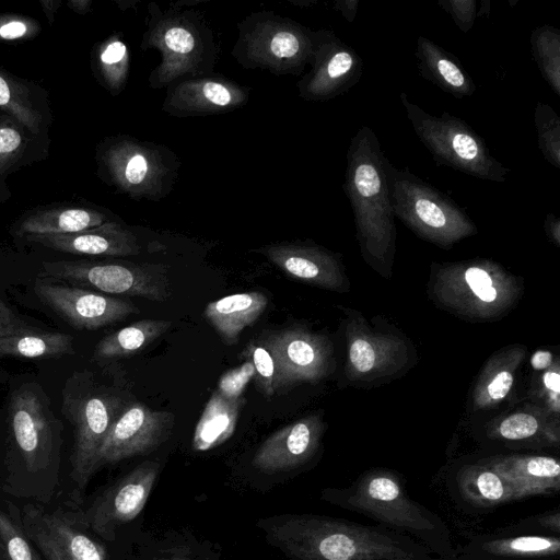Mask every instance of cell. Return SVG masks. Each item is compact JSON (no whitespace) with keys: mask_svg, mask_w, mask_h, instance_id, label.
Segmentation results:
<instances>
[{"mask_svg":"<svg viewBox=\"0 0 560 560\" xmlns=\"http://www.w3.org/2000/svg\"><path fill=\"white\" fill-rule=\"evenodd\" d=\"M61 395V412L74 432L71 476L84 488L97 470L100 448L126 404L120 396L97 386L89 371L70 375Z\"/></svg>","mask_w":560,"mask_h":560,"instance_id":"6","label":"cell"},{"mask_svg":"<svg viewBox=\"0 0 560 560\" xmlns=\"http://www.w3.org/2000/svg\"><path fill=\"white\" fill-rule=\"evenodd\" d=\"M465 282L475 296L485 303H492L498 299V290L493 287V280L486 269L471 266L465 270Z\"/></svg>","mask_w":560,"mask_h":560,"instance_id":"44","label":"cell"},{"mask_svg":"<svg viewBox=\"0 0 560 560\" xmlns=\"http://www.w3.org/2000/svg\"><path fill=\"white\" fill-rule=\"evenodd\" d=\"M254 376L255 369L253 363L245 360L243 364L225 372L220 377L217 390L229 399H240L247 384L254 380Z\"/></svg>","mask_w":560,"mask_h":560,"instance_id":"40","label":"cell"},{"mask_svg":"<svg viewBox=\"0 0 560 560\" xmlns=\"http://www.w3.org/2000/svg\"><path fill=\"white\" fill-rule=\"evenodd\" d=\"M33 244L74 255L125 257L141 250L137 236L115 221L62 235H28Z\"/></svg>","mask_w":560,"mask_h":560,"instance_id":"20","label":"cell"},{"mask_svg":"<svg viewBox=\"0 0 560 560\" xmlns=\"http://www.w3.org/2000/svg\"><path fill=\"white\" fill-rule=\"evenodd\" d=\"M544 384L550 392L555 393L556 396L560 392V375L556 371H548L544 375Z\"/></svg>","mask_w":560,"mask_h":560,"instance_id":"52","label":"cell"},{"mask_svg":"<svg viewBox=\"0 0 560 560\" xmlns=\"http://www.w3.org/2000/svg\"><path fill=\"white\" fill-rule=\"evenodd\" d=\"M172 326L166 319L147 318L135 322L104 337L95 347L98 359L133 355L164 335Z\"/></svg>","mask_w":560,"mask_h":560,"instance_id":"33","label":"cell"},{"mask_svg":"<svg viewBox=\"0 0 560 560\" xmlns=\"http://www.w3.org/2000/svg\"><path fill=\"white\" fill-rule=\"evenodd\" d=\"M513 385V375L509 370H502L494 375L487 386V393L490 399L501 400L510 392Z\"/></svg>","mask_w":560,"mask_h":560,"instance_id":"46","label":"cell"},{"mask_svg":"<svg viewBox=\"0 0 560 560\" xmlns=\"http://www.w3.org/2000/svg\"><path fill=\"white\" fill-rule=\"evenodd\" d=\"M509 481L514 501L560 489V464L546 455H508L485 463Z\"/></svg>","mask_w":560,"mask_h":560,"instance_id":"23","label":"cell"},{"mask_svg":"<svg viewBox=\"0 0 560 560\" xmlns=\"http://www.w3.org/2000/svg\"><path fill=\"white\" fill-rule=\"evenodd\" d=\"M8 416L26 468L36 472L50 467L58 456L62 425L43 388L34 382L22 384L11 395Z\"/></svg>","mask_w":560,"mask_h":560,"instance_id":"13","label":"cell"},{"mask_svg":"<svg viewBox=\"0 0 560 560\" xmlns=\"http://www.w3.org/2000/svg\"><path fill=\"white\" fill-rule=\"evenodd\" d=\"M244 400L229 399L214 390L194 431L191 448L206 453L224 444L234 434Z\"/></svg>","mask_w":560,"mask_h":560,"instance_id":"31","label":"cell"},{"mask_svg":"<svg viewBox=\"0 0 560 560\" xmlns=\"http://www.w3.org/2000/svg\"><path fill=\"white\" fill-rule=\"evenodd\" d=\"M248 90L223 77H194L168 85L163 112L171 116L217 115L243 106Z\"/></svg>","mask_w":560,"mask_h":560,"instance_id":"19","label":"cell"},{"mask_svg":"<svg viewBox=\"0 0 560 560\" xmlns=\"http://www.w3.org/2000/svg\"><path fill=\"white\" fill-rule=\"evenodd\" d=\"M45 277L62 280L109 294L144 298L165 302L172 295L168 266L121 260L44 261Z\"/></svg>","mask_w":560,"mask_h":560,"instance_id":"12","label":"cell"},{"mask_svg":"<svg viewBox=\"0 0 560 560\" xmlns=\"http://www.w3.org/2000/svg\"><path fill=\"white\" fill-rule=\"evenodd\" d=\"M42 31L39 22L28 15L0 14V42L27 40Z\"/></svg>","mask_w":560,"mask_h":560,"instance_id":"39","label":"cell"},{"mask_svg":"<svg viewBox=\"0 0 560 560\" xmlns=\"http://www.w3.org/2000/svg\"><path fill=\"white\" fill-rule=\"evenodd\" d=\"M24 528L27 537L46 560H128L141 530L116 541H106L73 527L61 516L25 506Z\"/></svg>","mask_w":560,"mask_h":560,"instance_id":"14","label":"cell"},{"mask_svg":"<svg viewBox=\"0 0 560 560\" xmlns=\"http://www.w3.org/2000/svg\"><path fill=\"white\" fill-rule=\"evenodd\" d=\"M552 362V354L549 351H536L532 359L530 364L535 370H544Z\"/></svg>","mask_w":560,"mask_h":560,"instance_id":"50","label":"cell"},{"mask_svg":"<svg viewBox=\"0 0 560 560\" xmlns=\"http://www.w3.org/2000/svg\"><path fill=\"white\" fill-rule=\"evenodd\" d=\"M322 431L320 420L310 416L273 432L238 469L242 487L266 493L305 471L319 451Z\"/></svg>","mask_w":560,"mask_h":560,"instance_id":"10","label":"cell"},{"mask_svg":"<svg viewBox=\"0 0 560 560\" xmlns=\"http://www.w3.org/2000/svg\"><path fill=\"white\" fill-rule=\"evenodd\" d=\"M399 100L415 133L438 164L482 180L508 179L510 168L491 154L485 139L465 120L446 112L432 115L405 92H400Z\"/></svg>","mask_w":560,"mask_h":560,"instance_id":"5","label":"cell"},{"mask_svg":"<svg viewBox=\"0 0 560 560\" xmlns=\"http://www.w3.org/2000/svg\"><path fill=\"white\" fill-rule=\"evenodd\" d=\"M73 351V337L69 334L21 327L13 334L0 338V357L46 359L70 354Z\"/></svg>","mask_w":560,"mask_h":560,"instance_id":"32","label":"cell"},{"mask_svg":"<svg viewBox=\"0 0 560 560\" xmlns=\"http://www.w3.org/2000/svg\"><path fill=\"white\" fill-rule=\"evenodd\" d=\"M310 66L311 70L296 86L300 97L315 102L345 94L360 81L363 72V60L358 51L327 30L316 31Z\"/></svg>","mask_w":560,"mask_h":560,"instance_id":"15","label":"cell"},{"mask_svg":"<svg viewBox=\"0 0 560 560\" xmlns=\"http://www.w3.org/2000/svg\"><path fill=\"white\" fill-rule=\"evenodd\" d=\"M532 55L542 79L560 97V30L544 24L530 35Z\"/></svg>","mask_w":560,"mask_h":560,"instance_id":"35","label":"cell"},{"mask_svg":"<svg viewBox=\"0 0 560 560\" xmlns=\"http://www.w3.org/2000/svg\"><path fill=\"white\" fill-rule=\"evenodd\" d=\"M128 560H231L222 547L186 527L140 532Z\"/></svg>","mask_w":560,"mask_h":560,"instance_id":"21","label":"cell"},{"mask_svg":"<svg viewBox=\"0 0 560 560\" xmlns=\"http://www.w3.org/2000/svg\"><path fill=\"white\" fill-rule=\"evenodd\" d=\"M349 360L357 372L368 373L375 366L377 354L370 341L357 338L350 345Z\"/></svg>","mask_w":560,"mask_h":560,"instance_id":"45","label":"cell"},{"mask_svg":"<svg viewBox=\"0 0 560 560\" xmlns=\"http://www.w3.org/2000/svg\"><path fill=\"white\" fill-rule=\"evenodd\" d=\"M267 305L268 298L259 291L235 293L208 303L203 315L228 345H234Z\"/></svg>","mask_w":560,"mask_h":560,"instance_id":"30","label":"cell"},{"mask_svg":"<svg viewBox=\"0 0 560 560\" xmlns=\"http://www.w3.org/2000/svg\"><path fill=\"white\" fill-rule=\"evenodd\" d=\"M241 357L253 363L254 380L265 396L271 397L278 390V368L273 354L261 342L248 343Z\"/></svg>","mask_w":560,"mask_h":560,"instance_id":"37","label":"cell"},{"mask_svg":"<svg viewBox=\"0 0 560 560\" xmlns=\"http://www.w3.org/2000/svg\"><path fill=\"white\" fill-rule=\"evenodd\" d=\"M67 7L77 14H86L92 10V0H70Z\"/></svg>","mask_w":560,"mask_h":560,"instance_id":"53","label":"cell"},{"mask_svg":"<svg viewBox=\"0 0 560 560\" xmlns=\"http://www.w3.org/2000/svg\"><path fill=\"white\" fill-rule=\"evenodd\" d=\"M163 468L164 460L159 457L137 464L93 500L84 524L106 541L144 528V510Z\"/></svg>","mask_w":560,"mask_h":560,"instance_id":"11","label":"cell"},{"mask_svg":"<svg viewBox=\"0 0 560 560\" xmlns=\"http://www.w3.org/2000/svg\"><path fill=\"white\" fill-rule=\"evenodd\" d=\"M48 140L28 132L13 117L0 114V205L11 198L7 178L47 154Z\"/></svg>","mask_w":560,"mask_h":560,"instance_id":"28","label":"cell"},{"mask_svg":"<svg viewBox=\"0 0 560 560\" xmlns=\"http://www.w3.org/2000/svg\"><path fill=\"white\" fill-rule=\"evenodd\" d=\"M42 9L47 18L49 25L54 24L55 15L61 5L59 0H39Z\"/></svg>","mask_w":560,"mask_h":560,"instance_id":"51","label":"cell"},{"mask_svg":"<svg viewBox=\"0 0 560 560\" xmlns=\"http://www.w3.org/2000/svg\"><path fill=\"white\" fill-rule=\"evenodd\" d=\"M538 430L539 423L534 416L516 413L501 421L498 434L508 441H522L535 436Z\"/></svg>","mask_w":560,"mask_h":560,"instance_id":"41","label":"cell"},{"mask_svg":"<svg viewBox=\"0 0 560 560\" xmlns=\"http://www.w3.org/2000/svg\"><path fill=\"white\" fill-rule=\"evenodd\" d=\"M490 14V1L483 0L481 1L480 9H477V18L480 16H489Z\"/></svg>","mask_w":560,"mask_h":560,"instance_id":"55","label":"cell"},{"mask_svg":"<svg viewBox=\"0 0 560 560\" xmlns=\"http://www.w3.org/2000/svg\"><path fill=\"white\" fill-rule=\"evenodd\" d=\"M438 4L451 16L459 31L467 33L477 19L476 0H439Z\"/></svg>","mask_w":560,"mask_h":560,"instance_id":"43","label":"cell"},{"mask_svg":"<svg viewBox=\"0 0 560 560\" xmlns=\"http://www.w3.org/2000/svg\"><path fill=\"white\" fill-rule=\"evenodd\" d=\"M275 266L300 281L332 288L338 282L335 258L310 245L272 244L259 249Z\"/></svg>","mask_w":560,"mask_h":560,"instance_id":"26","label":"cell"},{"mask_svg":"<svg viewBox=\"0 0 560 560\" xmlns=\"http://www.w3.org/2000/svg\"><path fill=\"white\" fill-rule=\"evenodd\" d=\"M320 499L409 536L442 559L451 560L457 555L446 523L410 498L404 481L394 471L369 470L348 487L322 489Z\"/></svg>","mask_w":560,"mask_h":560,"instance_id":"2","label":"cell"},{"mask_svg":"<svg viewBox=\"0 0 560 560\" xmlns=\"http://www.w3.org/2000/svg\"><path fill=\"white\" fill-rule=\"evenodd\" d=\"M260 341L273 354L278 368V390L301 382H313L327 371V342L304 329L290 328L267 334Z\"/></svg>","mask_w":560,"mask_h":560,"instance_id":"18","label":"cell"},{"mask_svg":"<svg viewBox=\"0 0 560 560\" xmlns=\"http://www.w3.org/2000/svg\"><path fill=\"white\" fill-rule=\"evenodd\" d=\"M96 209L72 205H48L26 211L11 225L15 236L62 235L81 232L107 222Z\"/></svg>","mask_w":560,"mask_h":560,"instance_id":"24","label":"cell"},{"mask_svg":"<svg viewBox=\"0 0 560 560\" xmlns=\"http://www.w3.org/2000/svg\"><path fill=\"white\" fill-rule=\"evenodd\" d=\"M451 490L465 505L489 510L514 501L511 485L486 464H469L453 476Z\"/></svg>","mask_w":560,"mask_h":560,"instance_id":"29","label":"cell"},{"mask_svg":"<svg viewBox=\"0 0 560 560\" xmlns=\"http://www.w3.org/2000/svg\"><path fill=\"white\" fill-rule=\"evenodd\" d=\"M0 110L18 120L33 136L49 140L52 113L46 90L0 66Z\"/></svg>","mask_w":560,"mask_h":560,"instance_id":"22","label":"cell"},{"mask_svg":"<svg viewBox=\"0 0 560 560\" xmlns=\"http://www.w3.org/2000/svg\"><path fill=\"white\" fill-rule=\"evenodd\" d=\"M451 560H510V559H503V558H495V557H483V556H467L458 553L456 557H454Z\"/></svg>","mask_w":560,"mask_h":560,"instance_id":"54","label":"cell"},{"mask_svg":"<svg viewBox=\"0 0 560 560\" xmlns=\"http://www.w3.org/2000/svg\"><path fill=\"white\" fill-rule=\"evenodd\" d=\"M34 290L45 305L75 329H100L139 313L128 300L79 287L37 281Z\"/></svg>","mask_w":560,"mask_h":560,"instance_id":"17","label":"cell"},{"mask_svg":"<svg viewBox=\"0 0 560 560\" xmlns=\"http://www.w3.org/2000/svg\"><path fill=\"white\" fill-rule=\"evenodd\" d=\"M506 533H533V534H560V512L559 509L530 516L520 521L513 526L505 528Z\"/></svg>","mask_w":560,"mask_h":560,"instance_id":"42","label":"cell"},{"mask_svg":"<svg viewBox=\"0 0 560 560\" xmlns=\"http://www.w3.org/2000/svg\"><path fill=\"white\" fill-rule=\"evenodd\" d=\"M385 170L394 215L416 234L450 246L477 232L466 211L447 195L388 159Z\"/></svg>","mask_w":560,"mask_h":560,"instance_id":"7","label":"cell"},{"mask_svg":"<svg viewBox=\"0 0 560 560\" xmlns=\"http://www.w3.org/2000/svg\"><path fill=\"white\" fill-rule=\"evenodd\" d=\"M255 526L289 560H445L416 539L378 524L281 513L260 517Z\"/></svg>","mask_w":560,"mask_h":560,"instance_id":"1","label":"cell"},{"mask_svg":"<svg viewBox=\"0 0 560 560\" xmlns=\"http://www.w3.org/2000/svg\"><path fill=\"white\" fill-rule=\"evenodd\" d=\"M545 228L548 235L557 244H559L560 238V221L559 219L552 214L548 213L545 220Z\"/></svg>","mask_w":560,"mask_h":560,"instance_id":"49","label":"cell"},{"mask_svg":"<svg viewBox=\"0 0 560 560\" xmlns=\"http://www.w3.org/2000/svg\"><path fill=\"white\" fill-rule=\"evenodd\" d=\"M38 560H40V558L38 557Z\"/></svg>","mask_w":560,"mask_h":560,"instance_id":"56","label":"cell"},{"mask_svg":"<svg viewBox=\"0 0 560 560\" xmlns=\"http://www.w3.org/2000/svg\"><path fill=\"white\" fill-rule=\"evenodd\" d=\"M415 56L419 74L443 92L456 98L476 92L472 78L459 60L428 37H417Z\"/></svg>","mask_w":560,"mask_h":560,"instance_id":"27","label":"cell"},{"mask_svg":"<svg viewBox=\"0 0 560 560\" xmlns=\"http://www.w3.org/2000/svg\"><path fill=\"white\" fill-rule=\"evenodd\" d=\"M343 191L352 207L358 237L368 253L384 255L394 244L396 228L385 163L378 138L362 126L347 150Z\"/></svg>","mask_w":560,"mask_h":560,"instance_id":"3","label":"cell"},{"mask_svg":"<svg viewBox=\"0 0 560 560\" xmlns=\"http://www.w3.org/2000/svg\"><path fill=\"white\" fill-rule=\"evenodd\" d=\"M457 552L510 560L558 558L560 537L549 534L500 532L477 536Z\"/></svg>","mask_w":560,"mask_h":560,"instance_id":"25","label":"cell"},{"mask_svg":"<svg viewBox=\"0 0 560 560\" xmlns=\"http://www.w3.org/2000/svg\"><path fill=\"white\" fill-rule=\"evenodd\" d=\"M147 30L141 49H156L160 63L149 75L152 89H161L188 75H206L215 63L213 35L202 19L194 12L178 9L162 10L156 3L148 5Z\"/></svg>","mask_w":560,"mask_h":560,"instance_id":"4","label":"cell"},{"mask_svg":"<svg viewBox=\"0 0 560 560\" xmlns=\"http://www.w3.org/2000/svg\"><path fill=\"white\" fill-rule=\"evenodd\" d=\"M92 68L97 81L114 96L126 86L129 74V50L117 34L95 46Z\"/></svg>","mask_w":560,"mask_h":560,"instance_id":"34","label":"cell"},{"mask_svg":"<svg viewBox=\"0 0 560 560\" xmlns=\"http://www.w3.org/2000/svg\"><path fill=\"white\" fill-rule=\"evenodd\" d=\"M21 327L14 313L0 301V338L13 334Z\"/></svg>","mask_w":560,"mask_h":560,"instance_id":"47","label":"cell"},{"mask_svg":"<svg viewBox=\"0 0 560 560\" xmlns=\"http://www.w3.org/2000/svg\"><path fill=\"white\" fill-rule=\"evenodd\" d=\"M174 415L152 410L144 404L126 405L103 442L97 469L135 456H148L172 436Z\"/></svg>","mask_w":560,"mask_h":560,"instance_id":"16","label":"cell"},{"mask_svg":"<svg viewBox=\"0 0 560 560\" xmlns=\"http://www.w3.org/2000/svg\"><path fill=\"white\" fill-rule=\"evenodd\" d=\"M0 542L9 560H38L24 535L7 514L0 511Z\"/></svg>","mask_w":560,"mask_h":560,"instance_id":"38","label":"cell"},{"mask_svg":"<svg viewBox=\"0 0 560 560\" xmlns=\"http://www.w3.org/2000/svg\"><path fill=\"white\" fill-rule=\"evenodd\" d=\"M538 148L544 159L553 167H560V118L546 103L538 102L534 110Z\"/></svg>","mask_w":560,"mask_h":560,"instance_id":"36","label":"cell"},{"mask_svg":"<svg viewBox=\"0 0 560 560\" xmlns=\"http://www.w3.org/2000/svg\"><path fill=\"white\" fill-rule=\"evenodd\" d=\"M237 27L232 55L246 69L298 75L311 62L316 32L289 18L255 12Z\"/></svg>","mask_w":560,"mask_h":560,"instance_id":"8","label":"cell"},{"mask_svg":"<svg viewBox=\"0 0 560 560\" xmlns=\"http://www.w3.org/2000/svg\"><path fill=\"white\" fill-rule=\"evenodd\" d=\"M96 161L100 177L133 199L165 197L179 167L167 148L129 136L105 139L97 147Z\"/></svg>","mask_w":560,"mask_h":560,"instance_id":"9","label":"cell"},{"mask_svg":"<svg viewBox=\"0 0 560 560\" xmlns=\"http://www.w3.org/2000/svg\"><path fill=\"white\" fill-rule=\"evenodd\" d=\"M336 11L340 12L341 15L348 21L353 22L359 8L358 0H338L334 3Z\"/></svg>","mask_w":560,"mask_h":560,"instance_id":"48","label":"cell"}]
</instances>
